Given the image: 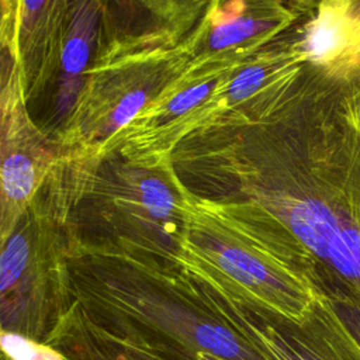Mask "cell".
<instances>
[{
	"label": "cell",
	"instance_id": "1",
	"mask_svg": "<svg viewBox=\"0 0 360 360\" xmlns=\"http://www.w3.org/2000/svg\"><path fill=\"white\" fill-rule=\"evenodd\" d=\"M180 160L212 198L248 201L278 221L315 271L360 298V83L307 65L266 118L207 134Z\"/></svg>",
	"mask_w": 360,
	"mask_h": 360
},
{
	"label": "cell",
	"instance_id": "2",
	"mask_svg": "<svg viewBox=\"0 0 360 360\" xmlns=\"http://www.w3.org/2000/svg\"><path fill=\"white\" fill-rule=\"evenodd\" d=\"M72 295L98 323L131 328L180 360H267L180 267L93 245L69 233Z\"/></svg>",
	"mask_w": 360,
	"mask_h": 360
},
{
	"label": "cell",
	"instance_id": "3",
	"mask_svg": "<svg viewBox=\"0 0 360 360\" xmlns=\"http://www.w3.org/2000/svg\"><path fill=\"white\" fill-rule=\"evenodd\" d=\"M177 264L228 301L291 321H301L321 292L315 260L270 214L191 190Z\"/></svg>",
	"mask_w": 360,
	"mask_h": 360
},
{
	"label": "cell",
	"instance_id": "4",
	"mask_svg": "<svg viewBox=\"0 0 360 360\" xmlns=\"http://www.w3.org/2000/svg\"><path fill=\"white\" fill-rule=\"evenodd\" d=\"M179 38L162 30L108 32L86 72L76 103L53 132L55 174L80 202L112 139L181 72L187 59Z\"/></svg>",
	"mask_w": 360,
	"mask_h": 360
},
{
	"label": "cell",
	"instance_id": "5",
	"mask_svg": "<svg viewBox=\"0 0 360 360\" xmlns=\"http://www.w3.org/2000/svg\"><path fill=\"white\" fill-rule=\"evenodd\" d=\"M188 194L172 156L127 160L112 155L98 166L79 204H89L86 217L72 219L69 228L89 225L91 233L77 239L179 267Z\"/></svg>",
	"mask_w": 360,
	"mask_h": 360
},
{
	"label": "cell",
	"instance_id": "6",
	"mask_svg": "<svg viewBox=\"0 0 360 360\" xmlns=\"http://www.w3.org/2000/svg\"><path fill=\"white\" fill-rule=\"evenodd\" d=\"M68 225L41 191L0 245V329L44 343L75 302Z\"/></svg>",
	"mask_w": 360,
	"mask_h": 360
},
{
	"label": "cell",
	"instance_id": "7",
	"mask_svg": "<svg viewBox=\"0 0 360 360\" xmlns=\"http://www.w3.org/2000/svg\"><path fill=\"white\" fill-rule=\"evenodd\" d=\"M307 63L297 37L259 51L226 73L208 98L187 115L177 129L176 149L188 139L266 118L294 89Z\"/></svg>",
	"mask_w": 360,
	"mask_h": 360
},
{
	"label": "cell",
	"instance_id": "8",
	"mask_svg": "<svg viewBox=\"0 0 360 360\" xmlns=\"http://www.w3.org/2000/svg\"><path fill=\"white\" fill-rule=\"evenodd\" d=\"M27 101L10 39L0 48V245L51 179L59 155Z\"/></svg>",
	"mask_w": 360,
	"mask_h": 360
},
{
	"label": "cell",
	"instance_id": "9",
	"mask_svg": "<svg viewBox=\"0 0 360 360\" xmlns=\"http://www.w3.org/2000/svg\"><path fill=\"white\" fill-rule=\"evenodd\" d=\"M304 13L292 0H208L180 46L190 66L236 68L273 44Z\"/></svg>",
	"mask_w": 360,
	"mask_h": 360
},
{
	"label": "cell",
	"instance_id": "10",
	"mask_svg": "<svg viewBox=\"0 0 360 360\" xmlns=\"http://www.w3.org/2000/svg\"><path fill=\"white\" fill-rule=\"evenodd\" d=\"M210 291L228 321L267 360H360V342L322 291L301 321L240 305Z\"/></svg>",
	"mask_w": 360,
	"mask_h": 360
},
{
	"label": "cell",
	"instance_id": "11",
	"mask_svg": "<svg viewBox=\"0 0 360 360\" xmlns=\"http://www.w3.org/2000/svg\"><path fill=\"white\" fill-rule=\"evenodd\" d=\"M11 49L27 98L38 97L58 73L72 0H13Z\"/></svg>",
	"mask_w": 360,
	"mask_h": 360
},
{
	"label": "cell",
	"instance_id": "12",
	"mask_svg": "<svg viewBox=\"0 0 360 360\" xmlns=\"http://www.w3.org/2000/svg\"><path fill=\"white\" fill-rule=\"evenodd\" d=\"M66 360H179L135 329L98 323L76 301L44 342Z\"/></svg>",
	"mask_w": 360,
	"mask_h": 360
},
{
	"label": "cell",
	"instance_id": "13",
	"mask_svg": "<svg viewBox=\"0 0 360 360\" xmlns=\"http://www.w3.org/2000/svg\"><path fill=\"white\" fill-rule=\"evenodd\" d=\"M297 39L308 63L330 76L350 79L360 70V21L350 0H318Z\"/></svg>",
	"mask_w": 360,
	"mask_h": 360
},
{
	"label": "cell",
	"instance_id": "14",
	"mask_svg": "<svg viewBox=\"0 0 360 360\" xmlns=\"http://www.w3.org/2000/svg\"><path fill=\"white\" fill-rule=\"evenodd\" d=\"M107 27V0H72L59 58L55 131L70 114Z\"/></svg>",
	"mask_w": 360,
	"mask_h": 360
},
{
	"label": "cell",
	"instance_id": "15",
	"mask_svg": "<svg viewBox=\"0 0 360 360\" xmlns=\"http://www.w3.org/2000/svg\"><path fill=\"white\" fill-rule=\"evenodd\" d=\"M143 13L150 20L149 30H162L183 39L202 15L208 0H117Z\"/></svg>",
	"mask_w": 360,
	"mask_h": 360
},
{
	"label": "cell",
	"instance_id": "16",
	"mask_svg": "<svg viewBox=\"0 0 360 360\" xmlns=\"http://www.w3.org/2000/svg\"><path fill=\"white\" fill-rule=\"evenodd\" d=\"M315 284L328 297L342 322L360 342V298L340 281L322 274L315 276Z\"/></svg>",
	"mask_w": 360,
	"mask_h": 360
},
{
	"label": "cell",
	"instance_id": "17",
	"mask_svg": "<svg viewBox=\"0 0 360 360\" xmlns=\"http://www.w3.org/2000/svg\"><path fill=\"white\" fill-rule=\"evenodd\" d=\"M0 360H66L46 343L0 329Z\"/></svg>",
	"mask_w": 360,
	"mask_h": 360
},
{
	"label": "cell",
	"instance_id": "18",
	"mask_svg": "<svg viewBox=\"0 0 360 360\" xmlns=\"http://www.w3.org/2000/svg\"><path fill=\"white\" fill-rule=\"evenodd\" d=\"M14 22V1L0 0V48L13 37Z\"/></svg>",
	"mask_w": 360,
	"mask_h": 360
},
{
	"label": "cell",
	"instance_id": "19",
	"mask_svg": "<svg viewBox=\"0 0 360 360\" xmlns=\"http://www.w3.org/2000/svg\"><path fill=\"white\" fill-rule=\"evenodd\" d=\"M350 10L354 18L360 21V0H350Z\"/></svg>",
	"mask_w": 360,
	"mask_h": 360
},
{
	"label": "cell",
	"instance_id": "20",
	"mask_svg": "<svg viewBox=\"0 0 360 360\" xmlns=\"http://www.w3.org/2000/svg\"><path fill=\"white\" fill-rule=\"evenodd\" d=\"M295 1H297V4H298L301 8H304V10L307 11V10H312L314 6H315V3H316L318 0H295Z\"/></svg>",
	"mask_w": 360,
	"mask_h": 360
},
{
	"label": "cell",
	"instance_id": "21",
	"mask_svg": "<svg viewBox=\"0 0 360 360\" xmlns=\"http://www.w3.org/2000/svg\"><path fill=\"white\" fill-rule=\"evenodd\" d=\"M195 360H221V359H217V357H214V356H211V354L200 353V354H197Z\"/></svg>",
	"mask_w": 360,
	"mask_h": 360
}]
</instances>
